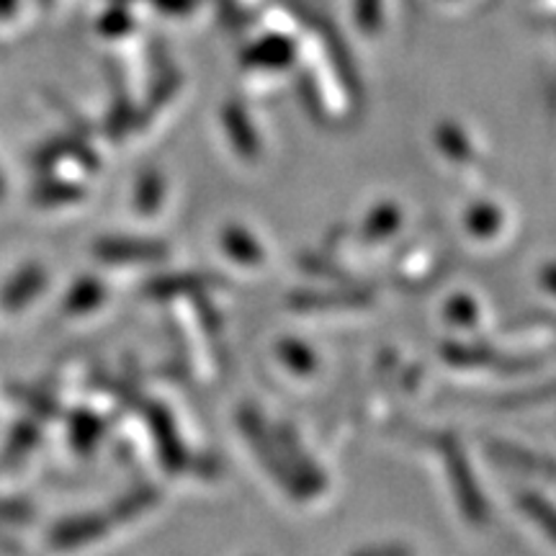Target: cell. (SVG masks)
<instances>
[{"instance_id": "277c9868", "label": "cell", "mask_w": 556, "mask_h": 556, "mask_svg": "<svg viewBox=\"0 0 556 556\" xmlns=\"http://www.w3.org/2000/svg\"><path fill=\"white\" fill-rule=\"evenodd\" d=\"M109 518L106 516H83V518H70L62 520L52 528L50 541L52 546L58 548H75V546H86L90 541L101 539L106 533Z\"/></svg>"}, {"instance_id": "4fadbf2b", "label": "cell", "mask_w": 556, "mask_h": 556, "mask_svg": "<svg viewBox=\"0 0 556 556\" xmlns=\"http://www.w3.org/2000/svg\"><path fill=\"white\" fill-rule=\"evenodd\" d=\"M294 302V307H299L302 312H309V309H325L330 304V307H348V304H366L368 296H361L356 291H330V294H325V291H307V294H299L291 299Z\"/></svg>"}, {"instance_id": "d6986e66", "label": "cell", "mask_w": 556, "mask_h": 556, "mask_svg": "<svg viewBox=\"0 0 556 556\" xmlns=\"http://www.w3.org/2000/svg\"><path fill=\"white\" fill-rule=\"evenodd\" d=\"M289 58H291V45H289L287 39H270L268 45H261L258 50H255V54H253L255 65H261V67L287 65Z\"/></svg>"}, {"instance_id": "8992f818", "label": "cell", "mask_w": 556, "mask_h": 556, "mask_svg": "<svg viewBox=\"0 0 556 556\" xmlns=\"http://www.w3.org/2000/svg\"><path fill=\"white\" fill-rule=\"evenodd\" d=\"M222 250H225L229 258L245 263V266H258V263L266 261L261 242L240 225H227L222 229Z\"/></svg>"}, {"instance_id": "7a4b0ae2", "label": "cell", "mask_w": 556, "mask_h": 556, "mask_svg": "<svg viewBox=\"0 0 556 556\" xmlns=\"http://www.w3.org/2000/svg\"><path fill=\"white\" fill-rule=\"evenodd\" d=\"M93 253L103 263H160L168 258V245L148 238H103Z\"/></svg>"}, {"instance_id": "8fae6325", "label": "cell", "mask_w": 556, "mask_h": 556, "mask_svg": "<svg viewBox=\"0 0 556 556\" xmlns=\"http://www.w3.org/2000/svg\"><path fill=\"white\" fill-rule=\"evenodd\" d=\"M443 358L454 366H495V353L492 348H486L482 343H446L443 345Z\"/></svg>"}, {"instance_id": "7402d4cb", "label": "cell", "mask_w": 556, "mask_h": 556, "mask_svg": "<svg viewBox=\"0 0 556 556\" xmlns=\"http://www.w3.org/2000/svg\"><path fill=\"white\" fill-rule=\"evenodd\" d=\"M438 139H441V148L448 152L451 157H464V152H467V139H464V131L458 127H443L441 131H438Z\"/></svg>"}, {"instance_id": "30bf717a", "label": "cell", "mask_w": 556, "mask_h": 556, "mask_svg": "<svg viewBox=\"0 0 556 556\" xmlns=\"http://www.w3.org/2000/svg\"><path fill=\"white\" fill-rule=\"evenodd\" d=\"M400 222H402V214L397 204H379L364 222V238L374 242L392 238V235L400 229Z\"/></svg>"}, {"instance_id": "9a60e30c", "label": "cell", "mask_w": 556, "mask_h": 556, "mask_svg": "<svg viewBox=\"0 0 556 556\" xmlns=\"http://www.w3.org/2000/svg\"><path fill=\"white\" fill-rule=\"evenodd\" d=\"M446 319L454 325V328H462V330L477 328V323H479L477 302L467 294L451 296L446 304Z\"/></svg>"}, {"instance_id": "7c38bea8", "label": "cell", "mask_w": 556, "mask_h": 556, "mask_svg": "<svg viewBox=\"0 0 556 556\" xmlns=\"http://www.w3.org/2000/svg\"><path fill=\"white\" fill-rule=\"evenodd\" d=\"M165 199V180L157 170L142 173L135 189V206L139 214H155Z\"/></svg>"}, {"instance_id": "ba28073f", "label": "cell", "mask_w": 556, "mask_h": 556, "mask_svg": "<svg viewBox=\"0 0 556 556\" xmlns=\"http://www.w3.org/2000/svg\"><path fill=\"white\" fill-rule=\"evenodd\" d=\"M276 356L291 374H296V377H315L317 374L319 361L315 356V351H312L307 343H302V340L296 338L278 340Z\"/></svg>"}, {"instance_id": "52a82bcc", "label": "cell", "mask_w": 556, "mask_h": 556, "mask_svg": "<svg viewBox=\"0 0 556 556\" xmlns=\"http://www.w3.org/2000/svg\"><path fill=\"white\" fill-rule=\"evenodd\" d=\"M103 302H106V283H101L99 278L93 276H83L67 291L65 312L73 317H80L99 309Z\"/></svg>"}, {"instance_id": "cb8c5ba5", "label": "cell", "mask_w": 556, "mask_h": 556, "mask_svg": "<svg viewBox=\"0 0 556 556\" xmlns=\"http://www.w3.org/2000/svg\"><path fill=\"white\" fill-rule=\"evenodd\" d=\"M5 197V178H3V173H0V199Z\"/></svg>"}, {"instance_id": "3957f363", "label": "cell", "mask_w": 556, "mask_h": 556, "mask_svg": "<svg viewBox=\"0 0 556 556\" xmlns=\"http://www.w3.org/2000/svg\"><path fill=\"white\" fill-rule=\"evenodd\" d=\"M47 287V270L37 266V263H29V266L18 268L9 281L0 289V307L5 312H18L24 309L26 304H31L41 291Z\"/></svg>"}, {"instance_id": "603a6c76", "label": "cell", "mask_w": 556, "mask_h": 556, "mask_svg": "<svg viewBox=\"0 0 556 556\" xmlns=\"http://www.w3.org/2000/svg\"><path fill=\"white\" fill-rule=\"evenodd\" d=\"M13 5H16V0H0V16H9Z\"/></svg>"}, {"instance_id": "6da1fadb", "label": "cell", "mask_w": 556, "mask_h": 556, "mask_svg": "<svg viewBox=\"0 0 556 556\" xmlns=\"http://www.w3.org/2000/svg\"><path fill=\"white\" fill-rule=\"evenodd\" d=\"M443 454H446V467H448L451 482L456 484L458 505H462L464 516H467L471 523H484V520H486V503L482 497V490H479L477 479L469 475L464 451L458 448L456 443H448Z\"/></svg>"}, {"instance_id": "44dd1931", "label": "cell", "mask_w": 556, "mask_h": 556, "mask_svg": "<svg viewBox=\"0 0 556 556\" xmlns=\"http://www.w3.org/2000/svg\"><path fill=\"white\" fill-rule=\"evenodd\" d=\"M0 520L3 523H29L31 507L24 500H0Z\"/></svg>"}, {"instance_id": "2e32d148", "label": "cell", "mask_w": 556, "mask_h": 556, "mask_svg": "<svg viewBox=\"0 0 556 556\" xmlns=\"http://www.w3.org/2000/svg\"><path fill=\"white\" fill-rule=\"evenodd\" d=\"M80 197H83V191L78 189V186L60 184V180L39 184L37 189H34V201H37V204H45V206H58V204H65V201H75Z\"/></svg>"}, {"instance_id": "ffe728a7", "label": "cell", "mask_w": 556, "mask_h": 556, "mask_svg": "<svg viewBox=\"0 0 556 556\" xmlns=\"http://www.w3.org/2000/svg\"><path fill=\"white\" fill-rule=\"evenodd\" d=\"M70 438H73L75 448L86 451L90 448V443L99 438V426H96V420H90V417L75 415L73 420H70Z\"/></svg>"}, {"instance_id": "5bb4252c", "label": "cell", "mask_w": 556, "mask_h": 556, "mask_svg": "<svg viewBox=\"0 0 556 556\" xmlns=\"http://www.w3.org/2000/svg\"><path fill=\"white\" fill-rule=\"evenodd\" d=\"M464 222H467V232L475 235V238H492L503 227V214H500L497 206L482 201V204H471Z\"/></svg>"}, {"instance_id": "9c48e42d", "label": "cell", "mask_w": 556, "mask_h": 556, "mask_svg": "<svg viewBox=\"0 0 556 556\" xmlns=\"http://www.w3.org/2000/svg\"><path fill=\"white\" fill-rule=\"evenodd\" d=\"M39 443V426L34 420H18L16 426L11 428L9 441H5L3 448V464H18L24 462L26 456L31 454L34 446Z\"/></svg>"}, {"instance_id": "e0dca14e", "label": "cell", "mask_w": 556, "mask_h": 556, "mask_svg": "<svg viewBox=\"0 0 556 556\" xmlns=\"http://www.w3.org/2000/svg\"><path fill=\"white\" fill-rule=\"evenodd\" d=\"M155 500H157V492L152 490V486H139V490L129 492V495H124L119 503H116V518L119 520L137 518L139 513H144L150 505H155Z\"/></svg>"}, {"instance_id": "ac0fdd59", "label": "cell", "mask_w": 556, "mask_h": 556, "mask_svg": "<svg viewBox=\"0 0 556 556\" xmlns=\"http://www.w3.org/2000/svg\"><path fill=\"white\" fill-rule=\"evenodd\" d=\"M520 507H523L526 516H531L533 520H539L541 528H544L548 539H554V531H556L554 510H552V505L546 503V500H541L539 495H531V492H526V495L520 497Z\"/></svg>"}, {"instance_id": "5b68a950", "label": "cell", "mask_w": 556, "mask_h": 556, "mask_svg": "<svg viewBox=\"0 0 556 556\" xmlns=\"http://www.w3.org/2000/svg\"><path fill=\"white\" fill-rule=\"evenodd\" d=\"M222 119H225V129L229 139H232L235 150H238L242 157L258 155L261 152L258 131L253 129V122L248 119V114L238 106V103H229V106H225V111H222Z\"/></svg>"}]
</instances>
